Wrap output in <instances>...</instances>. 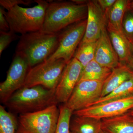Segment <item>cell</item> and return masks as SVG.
I'll return each instance as SVG.
<instances>
[{
	"instance_id": "cell-1",
	"label": "cell",
	"mask_w": 133,
	"mask_h": 133,
	"mask_svg": "<svg viewBox=\"0 0 133 133\" xmlns=\"http://www.w3.org/2000/svg\"><path fill=\"white\" fill-rule=\"evenodd\" d=\"M58 44V33L48 34L40 31L26 33L19 37L15 54L26 59L30 68L47 60Z\"/></svg>"
},
{
	"instance_id": "cell-2",
	"label": "cell",
	"mask_w": 133,
	"mask_h": 133,
	"mask_svg": "<svg viewBox=\"0 0 133 133\" xmlns=\"http://www.w3.org/2000/svg\"><path fill=\"white\" fill-rule=\"evenodd\" d=\"M41 31L56 34L71 24L85 20L88 16L87 3L72 2H50Z\"/></svg>"
},
{
	"instance_id": "cell-3",
	"label": "cell",
	"mask_w": 133,
	"mask_h": 133,
	"mask_svg": "<svg viewBox=\"0 0 133 133\" xmlns=\"http://www.w3.org/2000/svg\"><path fill=\"white\" fill-rule=\"evenodd\" d=\"M58 103L55 91L38 85L21 88L5 104L12 111L21 114L40 111Z\"/></svg>"
},
{
	"instance_id": "cell-4",
	"label": "cell",
	"mask_w": 133,
	"mask_h": 133,
	"mask_svg": "<svg viewBox=\"0 0 133 133\" xmlns=\"http://www.w3.org/2000/svg\"><path fill=\"white\" fill-rule=\"evenodd\" d=\"M37 5L24 8L16 5L4 14L9 24L10 31L22 35L41 31L44 22L48 1L35 0Z\"/></svg>"
},
{
	"instance_id": "cell-5",
	"label": "cell",
	"mask_w": 133,
	"mask_h": 133,
	"mask_svg": "<svg viewBox=\"0 0 133 133\" xmlns=\"http://www.w3.org/2000/svg\"><path fill=\"white\" fill-rule=\"evenodd\" d=\"M59 109L54 105L40 111L20 114L17 132L21 133H55Z\"/></svg>"
},
{
	"instance_id": "cell-6",
	"label": "cell",
	"mask_w": 133,
	"mask_h": 133,
	"mask_svg": "<svg viewBox=\"0 0 133 133\" xmlns=\"http://www.w3.org/2000/svg\"><path fill=\"white\" fill-rule=\"evenodd\" d=\"M66 64L63 59L52 62L45 60L30 68L23 87L41 85L55 91Z\"/></svg>"
},
{
	"instance_id": "cell-7",
	"label": "cell",
	"mask_w": 133,
	"mask_h": 133,
	"mask_svg": "<svg viewBox=\"0 0 133 133\" xmlns=\"http://www.w3.org/2000/svg\"><path fill=\"white\" fill-rule=\"evenodd\" d=\"M87 20L71 24L58 32L57 49L47 61L52 62L64 59L66 63L74 56V53L83 40L85 33Z\"/></svg>"
},
{
	"instance_id": "cell-8",
	"label": "cell",
	"mask_w": 133,
	"mask_h": 133,
	"mask_svg": "<svg viewBox=\"0 0 133 133\" xmlns=\"http://www.w3.org/2000/svg\"><path fill=\"white\" fill-rule=\"evenodd\" d=\"M30 67L26 59L15 54L6 79L0 84V98L5 104L17 91L23 87Z\"/></svg>"
},
{
	"instance_id": "cell-9",
	"label": "cell",
	"mask_w": 133,
	"mask_h": 133,
	"mask_svg": "<svg viewBox=\"0 0 133 133\" xmlns=\"http://www.w3.org/2000/svg\"><path fill=\"white\" fill-rule=\"evenodd\" d=\"M104 82L91 80L78 81L64 104L72 112L89 107L101 97Z\"/></svg>"
},
{
	"instance_id": "cell-10",
	"label": "cell",
	"mask_w": 133,
	"mask_h": 133,
	"mask_svg": "<svg viewBox=\"0 0 133 133\" xmlns=\"http://www.w3.org/2000/svg\"><path fill=\"white\" fill-rule=\"evenodd\" d=\"M133 109V96L95 105L74 112L76 116L98 120L108 118L125 114Z\"/></svg>"
},
{
	"instance_id": "cell-11",
	"label": "cell",
	"mask_w": 133,
	"mask_h": 133,
	"mask_svg": "<svg viewBox=\"0 0 133 133\" xmlns=\"http://www.w3.org/2000/svg\"><path fill=\"white\" fill-rule=\"evenodd\" d=\"M83 70L82 65L74 58L67 63L55 90L58 103L65 104L67 102L79 81Z\"/></svg>"
},
{
	"instance_id": "cell-12",
	"label": "cell",
	"mask_w": 133,
	"mask_h": 133,
	"mask_svg": "<svg viewBox=\"0 0 133 133\" xmlns=\"http://www.w3.org/2000/svg\"><path fill=\"white\" fill-rule=\"evenodd\" d=\"M88 16L84 35L81 42H96L99 38L102 30L107 26V15L97 1H87Z\"/></svg>"
},
{
	"instance_id": "cell-13",
	"label": "cell",
	"mask_w": 133,
	"mask_h": 133,
	"mask_svg": "<svg viewBox=\"0 0 133 133\" xmlns=\"http://www.w3.org/2000/svg\"><path fill=\"white\" fill-rule=\"evenodd\" d=\"M94 59L102 66L112 70L121 64L110 40L107 26L102 30L97 41Z\"/></svg>"
},
{
	"instance_id": "cell-14",
	"label": "cell",
	"mask_w": 133,
	"mask_h": 133,
	"mask_svg": "<svg viewBox=\"0 0 133 133\" xmlns=\"http://www.w3.org/2000/svg\"><path fill=\"white\" fill-rule=\"evenodd\" d=\"M110 40L121 64L131 63L133 56V46L123 32L107 29Z\"/></svg>"
},
{
	"instance_id": "cell-15",
	"label": "cell",
	"mask_w": 133,
	"mask_h": 133,
	"mask_svg": "<svg viewBox=\"0 0 133 133\" xmlns=\"http://www.w3.org/2000/svg\"><path fill=\"white\" fill-rule=\"evenodd\" d=\"M132 77V70L126 64H121L113 69L111 74L104 82L101 97L108 95L122 84Z\"/></svg>"
},
{
	"instance_id": "cell-16",
	"label": "cell",
	"mask_w": 133,
	"mask_h": 133,
	"mask_svg": "<svg viewBox=\"0 0 133 133\" xmlns=\"http://www.w3.org/2000/svg\"><path fill=\"white\" fill-rule=\"evenodd\" d=\"M102 129L109 133H133V116L129 112L101 120Z\"/></svg>"
},
{
	"instance_id": "cell-17",
	"label": "cell",
	"mask_w": 133,
	"mask_h": 133,
	"mask_svg": "<svg viewBox=\"0 0 133 133\" xmlns=\"http://www.w3.org/2000/svg\"><path fill=\"white\" fill-rule=\"evenodd\" d=\"M130 2L127 0H116L107 14V29L123 32L122 22L126 12L130 9Z\"/></svg>"
},
{
	"instance_id": "cell-18",
	"label": "cell",
	"mask_w": 133,
	"mask_h": 133,
	"mask_svg": "<svg viewBox=\"0 0 133 133\" xmlns=\"http://www.w3.org/2000/svg\"><path fill=\"white\" fill-rule=\"evenodd\" d=\"M112 70L102 66L94 59L83 69L79 81L91 80L104 82L111 74Z\"/></svg>"
},
{
	"instance_id": "cell-19",
	"label": "cell",
	"mask_w": 133,
	"mask_h": 133,
	"mask_svg": "<svg viewBox=\"0 0 133 133\" xmlns=\"http://www.w3.org/2000/svg\"><path fill=\"white\" fill-rule=\"evenodd\" d=\"M70 129L76 133H98L102 129L101 120L76 116L70 122Z\"/></svg>"
},
{
	"instance_id": "cell-20",
	"label": "cell",
	"mask_w": 133,
	"mask_h": 133,
	"mask_svg": "<svg viewBox=\"0 0 133 133\" xmlns=\"http://www.w3.org/2000/svg\"><path fill=\"white\" fill-rule=\"evenodd\" d=\"M133 96V77L126 81L108 95L98 99L90 107Z\"/></svg>"
},
{
	"instance_id": "cell-21",
	"label": "cell",
	"mask_w": 133,
	"mask_h": 133,
	"mask_svg": "<svg viewBox=\"0 0 133 133\" xmlns=\"http://www.w3.org/2000/svg\"><path fill=\"white\" fill-rule=\"evenodd\" d=\"M97 41L88 43L81 42L74 53L73 58L81 63L83 69L94 59Z\"/></svg>"
},
{
	"instance_id": "cell-22",
	"label": "cell",
	"mask_w": 133,
	"mask_h": 133,
	"mask_svg": "<svg viewBox=\"0 0 133 133\" xmlns=\"http://www.w3.org/2000/svg\"><path fill=\"white\" fill-rule=\"evenodd\" d=\"M18 126L15 115L0 106V133H16Z\"/></svg>"
},
{
	"instance_id": "cell-23",
	"label": "cell",
	"mask_w": 133,
	"mask_h": 133,
	"mask_svg": "<svg viewBox=\"0 0 133 133\" xmlns=\"http://www.w3.org/2000/svg\"><path fill=\"white\" fill-rule=\"evenodd\" d=\"M59 115L55 133H70V125L72 111L64 104L59 107Z\"/></svg>"
},
{
	"instance_id": "cell-24",
	"label": "cell",
	"mask_w": 133,
	"mask_h": 133,
	"mask_svg": "<svg viewBox=\"0 0 133 133\" xmlns=\"http://www.w3.org/2000/svg\"><path fill=\"white\" fill-rule=\"evenodd\" d=\"M130 8L126 12L122 24L123 33L131 43H133V13Z\"/></svg>"
},
{
	"instance_id": "cell-25",
	"label": "cell",
	"mask_w": 133,
	"mask_h": 133,
	"mask_svg": "<svg viewBox=\"0 0 133 133\" xmlns=\"http://www.w3.org/2000/svg\"><path fill=\"white\" fill-rule=\"evenodd\" d=\"M18 38L19 37L16 33L10 30L8 31H0V56H1L3 51L10 43Z\"/></svg>"
},
{
	"instance_id": "cell-26",
	"label": "cell",
	"mask_w": 133,
	"mask_h": 133,
	"mask_svg": "<svg viewBox=\"0 0 133 133\" xmlns=\"http://www.w3.org/2000/svg\"><path fill=\"white\" fill-rule=\"evenodd\" d=\"M34 2L35 1L29 0H1L0 5L1 7L8 10L16 5H29Z\"/></svg>"
},
{
	"instance_id": "cell-27",
	"label": "cell",
	"mask_w": 133,
	"mask_h": 133,
	"mask_svg": "<svg viewBox=\"0 0 133 133\" xmlns=\"http://www.w3.org/2000/svg\"><path fill=\"white\" fill-rule=\"evenodd\" d=\"M4 10L2 7L0 8V31H8L10 30V28L9 24L4 15Z\"/></svg>"
},
{
	"instance_id": "cell-28",
	"label": "cell",
	"mask_w": 133,
	"mask_h": 133,
	"mask_svg": "<svg viewBox=\"0 0 133 133\" xmlns=\"http://www.w3.org/2000/svg\"><path fill=\"white\" fill-rule=\"evenodd\" d=\"M97 1L101 7L107 14L109 9L116 2V0H98Z\"/></svg>"
},
{
	"instance_id": "cell-29",
	"label": "cell",
	"mask_w": 133,
	"mask_h": 133,
	"mask_svg": "<svg viewBox=\"0 0 133 133\" xmlns=\"http://www.w3.org/2000/svg\"><path fill=\"white\" fill-rule=\"evenodd\" d=\"M129 7L131 9L133 10V1L132 2L130 1V4H129Z\"/></svg>"
},
{
	"instance_id": "cell-30",
	"label": "cell",
	"mask_w": 133,
	"mask_h": 133,
	"mask_svg": "<svg viewBox=\"0 0 133 133\" xmlns=\"http://www.w3.org/2000/svg\"><path fill=\"white\" fill-rule=\"evenodd\" d=\"M98 133H109L107 132V131H105V130H103L102 129L100 131V132Z\"/></svg>"
},
{
	"instance_id": "cell-31",
	"label": "cell",
	"mask_w": 133,
	"mask_h": 133,
	"mask_svg": "<svg viewBox=\"0 0 133 133\" xmlns=\"http://www.w3.org/2000/svg\"><path fill=\"white\" fill-rule=\"evenodd\" d=\"M129 112V113L131 115H132V116H133V109L132 110H131V111H130Z\"/></svg>"
},
{
	"instance_id": "cell-32",
	"label": "cell",
	"mask_w": 133,
	"mask_h": 133,
	"mask_svg": "<svg viewBox=\"0 0 133 133\" xmlns=\"http://www.w3.org/2000/svg\"><path fill=\"white\" fill-rule=\"evenodd\" d=\"M132 44L133 46V43H132ZM131 64H132V65L133 67V57H132V61H131Z\"/></svg>"
},
{
	"instance_id": "cell-33",
	"label": "cell",
	"mask_w": 133,
	"mask_h": 133,
	"mask_svg": "<svg viewBox=\"0 0 133 133\" xmlns=\"http://www.w3.org/2000/svg\"><path fill=\"white\" fill-rule=\"evenodd\" d=\"M70 133H76V132H72V131H70Z\"/></svg>"
},
{
	"instance_id": "cell-34",
	"label": "cell",
	"mask_w": 133,
	"mask_h": 133,
	"mask_svg": "<svg viewBox=\"0 0 133 133\" xmlns=\"http://www.w3.org/2000/svg\"><path fill=\"white\" fill-rule=\"evenodd\" d=\"M16 133H19V132H16Z\"/></svg>"
}]
</instances>
